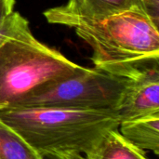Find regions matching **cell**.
<instances>
[{"label": "cell", "mask_w": 159, "mask_h": 159, "mask_svg": "<svg viewBox=\"0 0 159 159\" xmlns=\"http://www.w3.org/2000/svg\"><path fill=\"white\" fill-rule=\"evenodd\" d=\"M137 6L143 7L141 0H67L45 11L44 16L49 23L72 28L80 21L102 20Z\"/></svg>", "instance_id": "8992f818"}, {"label": "cell", "mask_w": 159, "mask_h": 159, "mask_svg": "<svg viewBox=\"0 0 159 159\" xmlns=\"http://www.w3.org/2000/svg\"><path fill=\"white\" fill-rule=\"evenodd\" d=\"M118 131L138 148L159 156V114L121 122Z\"/></svg>", "instance_id": "52a82bcc"}, {"label": "cell", "mask_w": 159, "mask_h": 159, "mask_svg": "<svg viewBox=\"0 0 159 159\" xmlns=\"http://www.w3.org/2000/svg\"><path fill=\"white\" fill-rule=\"evenodd\" d=\"M129 81L128 77L86 67L39 87L13 107L116 111Z\"/></svg>", "instance_id": "277c9868"}, {"label": "cell", "mask_w": 159, "mask_h": 159, "mask_svg": "<svg viewBox=\"0 0 159 159\" xmlns=\"http://www.w3.org/2000/svg\"><path fill=\"white\" fill-rule=\"evenodd\" d=\"M81 159H150L143 151L127 141L118 131L106 134L99 146L89 155Z\"/></svg>", "instance_id": "ba28073f"}, {"label": "cell", "mask_w": 159, "mask_h": 159, "mask_svg": "<svg viewBox=\"0 0 159 159\" xmlns=\"http://www.w3.org/2000/svg\"><path fill=\"white\" fill-rule=\"evenodd\" d=\"M72 28L92 48L95 68L132 78L158 64V24L142 6Z\"/></svg>", "instance_id": "7a4b0ae2"}, {"label": "cell", "mask_w": 159, "mask_h": 159, "mask_svg": "<svg viewBox=\"0 0 159 159\" xmlns=\"http://www.w3.org/2000/svg\"><path fill=\"white\" fill-rule=\"evenodd\" d=\"M141 2L147 14L157 24H158L159 0H141Z\"/></svg>", "instance_id": "8fae6325"}, {"label": "cell", "mask_w": 159, "mask_h": 159, "mask_svg": "<svg viewBox=\"0 0 159 159\" xmlns=\"http://www.w3.org/2000/svg\"><path fill=\"white\" fill-rule=\"evenodd\" d=\"M14 3V0H0V19L13 10Z\"/></svg>", "instance_id": "7c38bea8"}, {"label": "cell", "mask_w": 159, "mask_h": 159, "mask_svg": "<svg viewBox=\"0 0 159 159\" xmlns=\"http://www.w3.org/2000/svg\"><path fill=\"white\" fill-rule=\"evenodd\" d=\"M82 156H68V155H47L43 159H81Z\"/></svg>", "instance_id": "4fadbf2b"}, {"label": "cell", "mask_w": 159, "mask_h": 159, "mask_svg": "<svg viewBox=\"0 0 159 159\" xmlns=\"http://www.w3.org/2000/svg\"><path fill=\"white\" fill-rule=\"evenodd\" d=\"M0 159H43L18 132L0 119Z\"/></svg>", "instance_id": "9c48e42d"}, {"label": "cell", "mask_w": 159, "mask_h": 159, "mask_svg": "<svg viewBox=\"0 0 159 159\" xmlns=\"http://www.w3.org/2000/svg\"><path fill=\"white\" fill-rule=\"evenodd\" d=\"M31 32L28 20L19 12L11 11L0 19V47L7 41Z\"/></svg>", "instance_id": "30bf717a"}, {"label": "cell", "mask_w": 159, "mask_h": 159, "mask_svg": "<svg viewBox=\"0 0 159 159\" xmlns=\"http://www.w3.org/2000/svg\"><path fill=\"white\" fill-rule=\"evenodd\" d=\"M0 119L42 157H86L120 124L114 110L11 107L0 110Z\"/></svg>", "instance_id": "6da1fadb"}, {"label": "cell", "mask_w": 159, "mask_h": 159, "mask_svg": "<svg viewBox=\"0 0 159 159\" xmlns=\"http://www.w3.org/2000/svg\"><path fill=\"white\" fill-rule=\"evenodd\" d=\"M31 32L0 47V110L10 108L39 87L83 71Z\"/></svg>", "instance_id": "3957f363"}, {"label": "cell", "mask_w": 159, "mask_h": 159, "mask_svg": "<svg viewBox=\"0 0 159 159\" xmlns=\"http://www.w3.org/2000/svg\"><path fill=\"white\" fill-rule=\"evenodd\" d=\"M116 113L120 123L159 114L158 64L130 78Z\"/></svg>", "instance_id": "5b68a950"}]
</instances>
